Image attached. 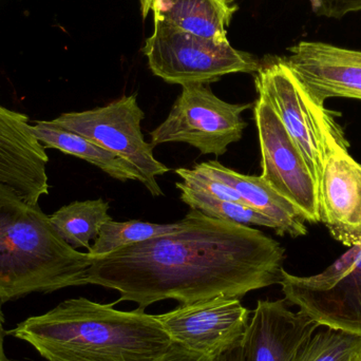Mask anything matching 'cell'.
I'll list each match as a JSON object with an SVG mask.
<instances>
[{
	"label": "cell",
	"instance_id": "cell-1",
	"mask_svg": "<svg viewBox=\"0 0 361 361\" xmlns=\"http://www.w3.org/2000/svg\"><path fill=\"white\" fill-rule=\"evenodd\" d=\"M286 248L258 229L191 209L175 233L92 257L86 284L116 290L145 311L159 301L180 305L241 298L281 281Z\"/></svg>",
	"mask_w": 361,
	"mask_h": 361
},
{
	"label": "cell",
	"instance_id": "cell-2",
	"mask_svg": "<svg viewBox=\"0 0 361 361\" xmlns=\"http://www.w3.org/2000/svg\"><path fill=\"white\" fill-rule=\"evenodd\" d=\"M87 298L68 299L6 335L25 341L47 361H158L173 341L156 315Z\"/></svg>",
	"mask_w": 361,
	"mask_h": 361
},
{
	"label": "cell",
	"instance_id": "cell-3",
	"mask_svg": "<svg viewBox=\"0 0 361 361\" xmlns=\"http://www.w3.org/2000/svg\"><path fill=\"white\" fill-rule=\"evenodd\" d=\"M89 252L63 241L39 205L0 182V305L31 293L87 286Z\"/></svg>",
	"mask_w": 361,
	"mask_h": 361
},
{
	"label": "cell",
	"instance_id": "cell-4",
	"mask_svg": "<svg viewBox=\"0 0 361 361\" xmlns=\"http://www.w3.org/2000/svg\"><path fill=\"white\" fill-rule=\"evenodd\" d=\"M255 85L259 97L286 127L318 184L330 152L348 144L343 129L326 108L311 99L283 59L261 63Z\"/></svg>",
	"mask_w": 361,
	"mask_h": 361
},
{
	"label": "cell",
	"instance_id": "cell-5",
	"mask_svg": "<svg viewBox=\"0 0 361 361\" xmlns=\"http://www.w3.org/2000/svg\"><path fill=\"white\" fill-rule=\"evenodd\" d=\"M154 75L169 84H210L233 73H256V57L218 42L187 33L175 25L154 19V31L143 48Z\"/></svg>",
	"mask_w": 361,
	"mask_h": 361
},
{
	"label": "cell",
	"instance_id": "cell-6",
	"mask_svg": "<svg viewBox=\"0 0 361 361\" xmlns=\"http://www.w3.org/2000/svg\"><path fill=\"white\" fill-rule=\"evenodd\" d=\"M145 114L137 104V95H126L104 107L82 112H68L48 121L49 124L78 133L99 147L133 165L154 197L164 195L157 178L171 169L157 160L154 146L142 133Z\"/></svg>",
	"mask_w": 361,
	"mask_h": 361
},
{
	"label": "cell",
	"instance_id": "cell-7",
	"mask_svg": "<svg viewBox=\"0 0 361 361\" xmlns=\"http://www.w3.org/2000/svg\"><path fill=\"white\" fill-rule=\"evenodd\" d=\"M252 107L222 101L207 84L183 86L166 120L149 133L152 144L186 143L202 154L223 156L242 139L247 127L242 114Z\"/></svg>",
	"mask_w": 361,
	"mask_h": 361
},
{
	"label": "cell",
	"instance_id": "cell-8",
	"mask_svg": "<svg viewBox=\"0 0 361 361\" xmlns=\"http://www.w3.org/2000/svg\"><path fill=\"white\" fill-rule=\"evenodd\" d=\"M279 284L288 303L320 326L361 336V245L317 275L300 277L283 269Z\"/></svg>",
	"mask_w": 361,
	"mask_h": 361
},
{
	"label": "cell",
	"instance_id": "cell-9",
	"mask_svg": "<svg viewBox=\"0 0 361 361\" xmlns=\"http://www.w3.org/2000/svg\"><path fill=\"white\" fill-rule=\"evenodd\" d=\"M254 116L260 143V177L296 206L307 222L319 223L318 184L300 150L262 97L255 102Z\"/></svg>",
	"mask_w": 361,
	"mask_h": 361
},
{
	"label": "cell",
	"instance_id": "cell-10",
	"mask_svg": "<svg viewBox=\"0 0 361 361\" xmlns=\"http://www.w3.org/2000/svg\"><path fill=\"white\" fill-rule=\"evenodd\" d=\"M156 317L173 343L214 360L241 345L252 312L240 298L219 296L180 305Z\"/></svg>",
	"mask_w": 361,
	"mask_h": 361
},
{
	"label": "cell",
	"instance_id": "cell-11",
	"mask_svg": "<svg viewBox=\"0 0 361 361\" xmlns=\"http://www.w3.org/2000/svg\"><path fill=\"white\" fill-rule=\"evenodd\" d=\"M283 61L317 105L334 97L361 99L360 50L300 42Z\"/></svg>",
	"mask_w": 361,
	"mask_h": 361
},
{
	"label": "cell",
	"instance_id": "cell-12",
	"mask_svg": "<svg viewBox=\"0 0 361 361\" xmlns=\"http://www.w3.org/2000/svg\"><path fill=\"white\" fill-rule=\"evenodd\" d=\"M348 144L329 154L318 182L320 222L343 245H361V164Z\"/></svg>",
	"mask_w": 361,
	"mask_h": 361
},
{
	"label": "cell",
	"instance_id": "cell-13",
	"mask_svg": "<svg viewBox=\"0 0 361 361\" xmlns=\"http://www.w3.org/2000/svg\"><path fill=\"white\" fill-rule=\"evenodd\" d=\"M319 324L288 301L259 300L242 339V361H294Z\"/></svg>",
	"mask_w": 361,
	"mask_h": 361
},
{
	"label": "cell",
	"instance_id": "cell-14",
	"mask_svg": "<svg viewBox=\"0 0 361 361\" xmlns=\"http://www.w3.org/2000/svg\"><path fill=\"white\" fill-rule=\"evenodd\" d=\"M44 146L34 137L25 114L0 106V182L31 203L49 193Z\"/></svg>",
	"mask_w": 361,
	"mask_h": 361
},
{
	"label": "cell",
	"instance_id": "cell-15",
	"mask_svg": "<svg viewBox=\"0 0 361 361\" xmlns=\"http://www.w3.org/2000/svg\"><path fill=\"white\" fill-rule=\"evenodd\" d=\"M202 165L210 175L235 188L246 206L269 218L277 235L292 238L307 235V221L302 212L262 178L242 175L223 166L219 161H208Z\"/></svg>",
	"mask_w": 361,
	"mask_h": 361
},
{
	"label": "cell",
	"instance_id": "cell-16",
	"mask_svg": "<svg viewBox=\"0 0 361 361\" xmlns=\"http://www.w3.org/2000/svg\"><path fill=\"white\" fill-rule=\"evenodd\" d=\"M235 11L231 0H154L152 4L156 20L218 42H228L227 29Z\"/></svg>",
	"mask_w": 361,
	"mask_h": 361
},
{
	"label": "cell",
	"instance_id": "cell-17",
	"mask_svg": "<svg viewBox=\"0 0 361 361\" xmlns=\"http://www.w3.org/2000/svg\"><path fill=\"white\" fill-rule=\"evenodd\" d=\"M31 131L44 148L57 149L87 161L114 179L122 182L142 180L141 176L133 165L121 160L82 135L53 126L48 121H37L35 125H31Z\"/></svg>",
	"mask_w": 361,
	"mask_h": 361
},
{
	"label": "cell",
	"instance_id": "cell-18",
	"mask_svg": "<svg viewBox=\"0 0 361 361\" xmlns=\"http://www.w3.org/2000/svg\"><path fill=\"white\" fill-rule=\"evenodd\" d=\"M109 203L103 199L75 201L49 216L59 237L73 248L90 250L91 240L99 237L102 226L112 218Z\"/></svg>",
	"mask_w": 361,
	"mask_h": 361
},
{
	"label": "cell",
	"instance_id": "cell-19",
	"mask_svg": "<svg viewBox=\"0 0 361 361\" xmlns=\"http://www.w3.org/2000/svg\"><path fill=\"white\" fill-rule=\"evenodd\" d=\"M180 227V221L169 224L135 220L127 222L108 221L102 226L99 237L88 252L92 257L105 256L120 248L175 233Z\"/></svg>",
	"mask_w": 361,
	"mask_h": 361
},
{
	"label": "cell",
	"instance_id": "cell-20",
	"mask_svg": "<svg viewBox=\"0 0 361 361\" xmlns=\"http://www.w3.org/2000/svg\"><path fill=\"white\" fill-rule=\"evenodd\" d=\"M176 187L180 191L182 202L187 204L190 209L199 210L209 218L239 223L245 226L257 225L275 228L269 218L243 204L224 201L207 193L193 190L183 183H176Z\"/></svg>",
	"mask_w": 361,
	"mask_h": 361
},
{
	"label": "cell",
	"instance_id": "cell-21",
	"mask_svg": "<svg viewBox=\"0 0 361 361\" xmlns=\"http://www.w3.org/2000/svg\"><path fill=\"white\" fill-rule=\"evenodd\" d=\"M294 361H361V336L326 328L303 343Z\"/></svg>",
	"mask_w": 361,
	"mask_h": 361
},
{
	"label": "cell",
	"instance_id": "cell-22",
	"mask_svg": "<svg viewBox=\"0 0 361 361\" xmlns=\"http://www.w3.org/2000/svg\"><path fill=\"white\" fill-rule=\"evenodd\" d=\"M176 173L183 180V184L186 185L193 190L207 193L212 197L224 200V201L233 202V203L243 204L241 195L235 188L221 182L220 180L210 175L203 165L197 164L193 169H178ZM246 206V205H245Z\"/></svg>",
	"mask_w": 361,
	"mask_h": 361
},
{
	"label": "cell",
	"instance_id": "cell-23",
	"mask_svg": "<svg viewBox=\"0 0 361 361\" xmlns=\"http://www.w3.org/2000/svg\"><path fill=\"white\" fill-rule=\"evenodd\" d=\"M318 16L339 19L361 12V0H310Z\"/></svg>",
	"mask_w": 361,
	"mask_h": 361
},
{
	"label": "cell",
	"instance_id": "cell-24",
	"mask_svg": "<svg viewBox=\"0 0 361 361\" xmlns=\"http://www.w3.org/2000/svg\"><path fill=\"white\" fill-rule=\"evenodd\" d=\"M158 361H214V358L195 353L178 343H173L169 351Z\"/></svg>",
	"mask_w": 361,
	"mask_h": 361
},
{
	"label": "cell",
	"instance_id": "cell-25",
	"mask_svg": "<svg viewBox=\"0 0 361 361\" xmlns=\"http://www.w3.org/2000/svg\"><path fill=\"white\" fill-rule=\"evenodd\" d=\"M214 361H242L241 345L221 354L220 356L214 358Z\"/></svg>",
	"mask_w": 361,
	"mask_h": 361
},
{
	"label": "cell",
	"instance_id": "cell-26",
	"mask_svg": "<svg viewBox=\"0 0 361 361\" xmlns=\"http://www.w3.org/2000/svg\"><path fill=\"white\" fill-rule=\"evenodd\" d=\"M4 313H2L1 307H0V361H10L6 357V353H4V341L6 332L4 331Z\"/></svg>",
	"mask_w": 361,
	"mask_h": 361
},
{
	"label": "cell",
	"instance_id": "cell-27",
	"mask_svg": "<svg viewBox=\"0 0 361 361\" xmlns=\"http://www.w3.org/2000/svg\"><path fill=\"white\" fill-rule=\"evenodd\" d=\"M140 4H141V12L143 15L144 18L147 17V15L152 12V4L154 0H139Z\"/></svg>",
	"mask_w": 361,
	"mask_h": 361
},
{
	"label": "cell",
	"instance_id": "cell-28",
	"mask_svg": "<svg viewBox=\"0 0 361 361\" xmlns=\"http://www.w3.org/2000/svg\"><path fill=\"white\" fill-rule=\"evenodd\" d=\"M10 361H27V360H10Z\"/></svg>",
	"mask_w": 361,
	"mask_h": 361
}]
</instances>
